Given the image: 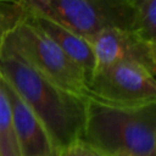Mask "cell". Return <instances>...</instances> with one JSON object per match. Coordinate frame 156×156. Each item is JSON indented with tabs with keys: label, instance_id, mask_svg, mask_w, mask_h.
Returning <instances> with one entry per match:
<instances>
[{
	"label": "cell",
	"instance_id": "obj_10",
	"mask_svg": "<svg viewBox=\"0 0 156 156\" xmlns=\"http://www.w3.org/2000/svg\"><path fill=\"white\" fill-rule=\"evenodd\" d=\"M0 156H22L16 138L11 108L0 82Z\"/></svg>",
	"mask_w": 156,
	"mask_h": 156
},
{
	"label": "cell",
	"instance_id": "obj_11",
	"mask_svg": "<svg viewBox=\"0 0 156 156\" xmlns=\"http://www.w3.org/2000/svg\"><path fill=\"white\" fill-rule=\"evenodd\" d=\"M27 13L20 1L0 2V51L7 35L18 23L27 21Z\"/></svg>",
	"mask_w": 156,
	"mask_h": 156
},
{
	"label": "cell",
	"instance_id": "obj_8",
	"mask_svg": "<svg viewBox=\"0 0 156 156\" xmlns=\"http://www.w3.org/2000/svg\"><path fill=\"white\" fill-rule=\"evenodd\" d=\"M27 21L38 27L54 43H56L65 55L84 72L87 80H90L95 72V57L90 44L85 39L44 17L29 16Z\"/></svg>",
	"mask_w": 156,
	"mask_h": 156
},
{
	"label": "cell",
	"instance_id": "obj_14",
	"mask_svg": "<svg viewBox=\"0 0 156 156\" xmlns=\"http://www.w3.org/2000/svg\"><path fill=\"white\" fill-rule=\"evenodd\" d=\"M115 156H134V155H127V154H119V155H115ZM149 156H156V152L152 154V155H149Z\"/></svg>",
	"mask_w": 156,
	"mask_h": 156
},
{
	"label": "cell",
	"instance_id": "obj_9",
	"mask_svg": "<svg viewBox=\"0 0 156 156\" xmlns=\"http://www.w3.org/2000/svg\"><path fill=\"white\" fill-rule=\"evenodd\" d=\"M135 17L132 32L147 44L156 43V0H133Z\"/></svg>",
	"mask_w": 156,
	"mask_h": 156
},
{
	"label": "cell",
	"instance_id": "obj_3",
	"mask_svg": "<svg viewBox=\"0 0 156 156\" xmlns=\"http://www.w3.org/2000/svg\"><path fill=\"white\" fill-rule=\"evenodd\" d=\"M29 16L50 20L89 40L111 29L132 30L135 9L133 0H21Z\"/></svg>",
	"mask_w": 156,
	"mask_h": 156
},
{
	"label": "cell",
	"instance_id": "obj_2",
	"mask_svg": "<svg viewBox=\"0 0 156 156\" xmlns=\"http://www.w3.org/2000/svg\"><path fill=\"white\" fill-rule=\"evenodd\" d=\"M85 143L107 156L156 152V101L113 106L85 98Z\"/></svg>",
	"mask_w": 156,
	"mask_h": 156
},
{
	"label": "cell",
	"instance_id": "obj_1",
	"mask_svg": "<svg viewBox=\"0 0 156 156\" xmlns=\"http://www.w3.org/2000/svg\"><path fill=\"white\" fill-rule=\"evenodd\" d=\"M0 77L39 118L58 152L83 138L85 98L45 78L7 43L0 51Z\"/></svg>",
	"mask_w": 156,
	"mask_h": 156
},
{
	"label": "cell",
	"instance_id": "obj_13",
	"mask_svg": "<svg viewBox=\"0 0 156 156\" xmlns=\"http://www.w3.org/2000/svg\"><path fill=\"white\" fill-rule=\"evenodd\" d=\"M150 49H151V54H152V57H154V62L156 65V43L150 44Z\"/></svg>",
	"mask_w": 156,
	"mask_h": 156
},
{
	"label": "cell",
	"instance_id": "obj_7",
	"mask_svg": "<svg viewBox=\"0 0 156 156\" xmlns=\"http://www.w3.org/2000/svg\"><path fill=\"white\" fill-rule=\"evenodd\" d=\"M2 90L7 98L13 128L22 156H60L43 123L18 96V94L0 77Z\"/></svg>",
	"mask_w": 156,
	"mask_h": 156
},
{
	"label": "cell",
	"instance_id": "obj_5",
	"mask_svg": "<svg viewBox=\"0 0 156 156\" xmlns=\"http://www.w3.org/2000/svg\"><path fill=\"white\" fill-rule=\"evenodd\" d=\"M85 98L113 106L152 102L156 101V76L136 63H115L94 72Z\"/></svg>",
	"mask_w": 156,
	"mask_h": 156
},
{
	"label": "cell",
	"instance_id": "obj_6",
	"mask_svg": "<svg viewBox=\"0 0 156 156\" xmlns=\"http://www.w3.org/2000/svg\"><path fill=\"white\" fill-rule=\"evenodd\" d=\"M94 52L95 71L119 62H132L143 66L156 76V65L150 44L143 41L132 30L111 28L87 40Z\"/></svg>",
	"mask_w": 156,
	"mask_h": 156
},
{
	"label": "cell",
	"instance_id": "obj_12",
	"mask_svg": "<svg viewBox=\"0 0 156 156\" xmlns=\"http://www.w3.org/2000/svg\"><path fill=\"white\" fill-rule=\"evenodd\" d=\"M60 156H107L84 140H78L60 152Z\"/></svg>",
	"mask_w": 156,
	"mask_h": 156
},
{
	"label": "cell",
	"instance_id": "obj_4",
	"mask_svg": "<svg viewBox=\"0 0 156 156\" xmlns=\"http://www.w3.org/2000/svg\"><path fill=\"white\" fill-rule=\"evenodd\" d=\"M5 43L61 89L80 98L87 96L88 80L84 72L65 55L56 43L29 21L18 23Z\"/></svg>",
	"mask_w": 156,
	"mask_h": 156
}]
</instances>
